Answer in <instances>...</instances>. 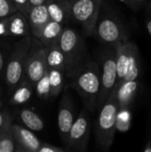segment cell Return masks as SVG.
<instances>
[{"mask_svg":"<svg viewBox=\"0 0 151 152\" xmlns=\"http://www.w3.org/2000/svg\"><path fill=\"white\" fill-rule=\"evenodd\" d=\"M65 151L61 148L56 147L53 144L49 143H42L37 150V152H64Z\"/></svg>","mask_w":151,"mask_h":152,"instance_id":"29","label":"cell"},{"mask_svg":"<svg viewBox=\"0 0 151 152\" xmlns=\"http://www.w3.org/2000/svg\"><path fill=\"white\" fill-rule=\"evenodd\" d=\"M146 28L148 29V32L150 33V35L151 36V16L149 17V19L146 20Z\"/></svg>","mask_w":151,"mask_h":152,"instance_id":"33","label":"cell"},{"mask_svg":"<svg viewBox=\"0 0 151 152\" xmlns=\"http://www.w3.org/2000/svg\"><path fill=\"white\" fill-rule=\"evenodd\" d=\"M103 0H73L71 18L82 27L84 35L90 37L94 33Z\"/></svg>","mask_w":151,"mask_h":152,"instance_id":"5","label":"cell"},{"mask_svg":"<svg viewBox=\"0 0 151 152\" xmlns=\"http://www.w3.org/2000/svg\"><path fill=\"white\" fill-rule=\"evenodd\" d=\"M121 2H123L124 4H125L126 5H128L131 9L133 10H138L140 8H142L148 0H119Z\"/></svg>","mask_w":151,"mask_h":152,"instance_id":"28","label":"cell"},{"mask_svg":"<svg viewBox=\"0 0 151 152\" xmlns=\"http://www.w3.org/2000/svg\"><path fill=\"white\" fill-rule=\"evenodd\" d=\"M46 70V46L33 37L32 45L25 66L24 77L34 86Z\"/></svg>","mask_w":151,"mask_h":152,"instance_id":"8","label":"cell"},{"mask_svg":"<svg viewBox=\"0 0 151 152\" xmlns=\"http://www.w3.org/2000/svg\"><path fill=\"white\" fill-rule=\"evenodd\" d=\"M12 123V118H11L9 113L0 110V131Z\"/></svg>","mask_w":151,"mask_h":152,"instance_id":"30","label":"cell"},{"mask_svg":"<svg viewBox=\"0 0 151 152\" xmlns=\"http://www.w3.org/2000/svg\"><path fill=\"white\" fill-rule=\"evenodd\" d=\"M2 95H3V89H2V86L0 85V108L2 106Z\"/></svg>","mask_w":151,"mask_h":152,"instance_id":"35","label":"cell"},{"mask_svg":"<svg viewBox=\"0 0 151 152\" xmlns=\"http://www.w3.org/2000/svg\"><path fill=\"white\" fill-rule=\"evenodd\" d=\"M59 45L67 61L68 78L87 59V49L84 38L73 28H65L59 39Z\"/></svg>","mask_w":151,"mask_h":152,"instance_id":"4","label":"cell"},{"mask_svg":"<svg viewBox=\"0 0 151 152\" xmlns=\"http://www.w3.org/2000/svg\"><path fill=\"white\" fill-rule=\"evenodd\" d=\"M73 0H46L45 5L50 20L64 24L71 18V4Z\"/></svg>","mask_w":151,"mask_h":152,"instance_id":"15","label":"cell"},{"mask_svg":"<svg viewBox=\"0 0 151 152\" xmlns=\"http://www.w3.org/2000/svg\"><path fill=\"white\" fill-rule=\"evenodd\" d=\"M140 66H141V64H140L139 49L134 43L131 42L130 49H129L128 68H127V72H126L125 77L124 79V82L137 79L140 75Z\"/></svg>","mask_w":151,"mask_h":152,"instance_id":"20","label":"cell"},{"mask_svg":"<svg viewBox=\"0 0 151 152\" xmlns=\"http://www.w3.org/2000/svg\"><path fill=\"white\" fill-rule=\"evenodd\" d=\"M144 152H151V141H149L143 150Z\"/></svg>","mask_w":151,"mask_h":152,"instance_id":"34","label":"cell"},{"mask_svg":"<svg viewBox=\"0 0 151 152\" xmlns=\"http://www.w3.org/2000/svg\"><path fill=\"white\" fill-rule=\"evenodd\" d=\"M34 88L36 90V95L40 99L46 100L49 97H51V87H50V83H49V78H48V69L35 84Z\"/></svg>","mask_w":151,"mask_h":152,"instance_id":"25","label":"cell"},{"mask_svg":"<svg viewBox=\"0 0 151 152\" xmlns=\"http://www.w3.org/2000/svg\"><path fill=\"white\" fill-rule=\"evenodd\" d=\"M46 0H28V4H29V8L32 6H36V5H39V4H45Z\"/></svg>","mask_w":151,"mask_h":152,"instance_id":"32","label":"cell"},{"mask_svg":"<svg viewBox=\"0 0 151 152\" xmlns=\"http://www.w3.org/2000/svg\"><path fill=\"white\" fill-rule=\"evenodd\" d=\"M17 11L12 0H0V20L12 15Z\"/></svg>","mask_w":151,"mask_h":152,"instance_id":"26","label":"cell"},{"mask_svg":"<svg viewBox=\"0 0 151 152\" xmlns=\"http://www.w3.org/2000/svg\"><path fill=\"white\" fill-rule=\"evenodd\" d=\"M139 90V82L137 79L123 82L112 93L115 94L118 109L131 108L134 98Z\"/></svg>","mask_w":151,"mask_h":152,"instance_id":"14","label":"cell"},{"mask_svg":"<svg viewBox=\"0 0 151 152\" xmlns=\"http://www.w3.org/2000/svg\"><path fill=\"white\" fill-rule=\"evenodd\" d=\"M26 18L29 27L30 34L33 37L36 38L44 26L50 20L45 4L30 7L26 15Z\"/></svg>","mask_w":151,"mask_h":152,"instance_id":"13","label":"cell"},{"mask_svg":"<svg viewBox=\"0 0 151 152\" xmlns=\"http://www.w3.org/2000/svg\"><path fill=\"white\" fill-rule=\"evenodd\" d=\"M46 66L48 69H56L67 74V61L59 42L46 46Z\"/></svg>","mask_w":151,"mask_h":152,"instance_id":"18","label":"cell"},{"mask_svg":"<svg viewBox=\"0 0 151 152\" xmlns=\"http://www.w3.org/2000/svg\"><path fill=\"white\" fill-rule=\"evenodd\" d=\"M91 133V122L86 110L81 111L79 116L75 119L65 144V151L85 152Z\"/></svg>","mask_w":151,"mask_h":152,"instance_id":"7","label":"cell"},{"mask_svg":"<svg viewBox=\"0 0 151 152\" xmlns=\"http://www.w3.org/2000/svg\"><path fill=\"white\" fill-rule=\"evenodd\" d=\"M69 86L81 96L85 109L93 112L96 109L101 86V70L99 64L86 60L69 77Z\"/></svg>","mask_w":151,"mask_h":152,"instance_id":"1","label":"cell"},{"mask_svg":"<svg viewBox=\"0 0 151 152\" xmlns=\"http://www.w3.org/2000/svg\"><path fill=\"white\" fill-rule=\"evenodd\" d=\"M12 1L15 4L17 10L26 16L29 9L28 0H12Z\"/></svg>","mask_w":151,"mask_h":152,"instance_id":"27","label":"cell"},{"mask_svg":"<svg viewBox=\"0 0 151 152\" xmlns=\"http://www.w3.org/2000/svg\"><path fill=\"white\" fill-rule=\"evenodd\" d=\"M17 143L13 135L12 124L0 131V152H16Z\"/></svg>","mask_w":151,"mask_h":152,"instance_id":"23","label":"cell"},{"mask_svg":"<svg viewBox=\"0 0 151 152\" xmlns=\"http://www.w3.org/2000/svg\"><path fill=\"white\" fill-rule=\"evenodd\" d=\"M74 121L75 110L73 106V102L71 100L68 86H66L61 100L58 113V129L64 145L67 142L68 135Z\"/></svg>","mask_w":151,"mask_h":152,"instance_id":"10","label":"cell"},{"mask_svg":"<svg viewBox=\"0 0 151 152\" xmlns=\"http://www.w3.org/2000/svg\"><path fill=\"white\" fill-rule=\"evenodd\" d=\"M118 105L115 94L112 93L100 109L96 122V142L100 149L109 151L116 134V119Z\"/></svg>","mask_w":151,"mask_h":152,"instance_id":"3","label":"cell"},{"mask_svg":"<svg viewBox=\"0 0 151 152\" xmlns=\"http://www.w3.org/2000/svg\"><path fill=\"white\" fill-rule=\"evenodd\" d=\"M12 128L17 143L16 152H37L41 142L30 129L12 123Z\"/></svg>","mask_w":151,"mask_h":152,"instance_id":"12","label":"cell"},{"mask_svg":"<svg viewBox=\"0 0 151 152\" xmlns=\"http://www.w3.org/2000/svg\"><path fill=\"white\" fill-rule=\"evenodd\" d=\"M30 35L27 18L17 11L12 15L0 20V37H23Z\"/></svg>","mask_w":151,"mask_h":152,"instance_id":"11","label":"cell"},{"mask_svg":"<svg viewBox=\"0 0 151 152\" xmlns=\"http://www.w3.org/2000/svg\"><path fill=\"white\" fill-rule=\"evenodd\" d=\"M33 37L28 35L20 39L14 45L11 54L5 62L4 77L9 91H12L24 77L27 59L32 45Z\"/></svg>","mask_w":151,"mask_h":152,"instance_id":"2","label":"cell"},{"mask_svg":"<svg viewBox=\"0 0 151 152\" xmlns=\"http://www.w3.org/2000/svg\"><path fill=\"white\" fill-rule=\"evenodd\" d=\"M19 118L23 125L31 131L39 132L44 127L43 119L30 109H22L19 113Z\"/></svg>","mask_w":151,"mask_h":152,"instance_id":"21","label":"cell"},{"mask_svg":"<svg viewBox=\"0 0 151 152\" xmlns=\"http://www.w3.org/2000/svg\"><path fill=\"white\" fill-rule=\"evenodd\" d=\"M4 67H5V59L3 52L0 50V77L4 76Z\"/></svg>","mask_w":151,"mask_h":152,"instance_id":"31","label":"cell"},{"mask_svg":"<svg viewBox=\"0 0 151 152\" xmlns=\"http://www.w3.org/2000/svg\"><path fill=\"white\" fill-rule=\"evenodd\" d=\"M132 122V112L131 108H122L118 109L116 119V128L117 131L121 133H126L131 127Z\"/></svg>","mask_w":151,"mask_h":152,"instance_id":"24","label":"cell"},{"mask_svg":"<svg viewBox=\"0 0 151 152\" xmlns=\"http://www.w3.org/2000/svg\"><path fill=\"white\" fill-rule=\"evenodd\" d=\"M130 43L131 41L127 39L126 41L114 47L116 51V67H117V82H116L115 89H117L124 82V79L127 72L128 62H129Z\"/></svg>","mask_w":151,"mask_h":152,"instance_id":"16","label":"cell"},{"mask_svg":"<svg viewBox=\"0 0 151 152\" xmlns=\"http://www.w3.org/2000/svg\"><path fill=\"white\" fill-rule=\"evenodd\" d=\"M94 33L101 41L110 47H116L117 45L128 39L119 21L109 16L104 17L100 21H97Z\"/></svg>","mask_w":151,"mask_h":152,"instance_id":"9","label":"cell"},{"mask_svg":"<svg viewBox=\"0 0 151 152\" xmlns=\"http://www.w3.org/2000/svg\"><path fill=\"white\" fill-rule=\"evenodd\" d=\"M62 30V24L56 22L53 20H49L42 28L36 39L44 46H49L53 44L59 42Z\"/></svg>","mask_w":151,"mask_h":152,"instance_id":"17","label":"cell"},{"mask_svg":"<svg viewBox=\"0 0 151 152\" xmlns=\"http://www.w3.org/2000/svg\"><path fill=\"white\" fill-rule=\"evenodd\" d=\"M33 88V85L26 77H23L15 86V88L12 91L10 104L21 105L28 102L32 97Z\"/></svg>","mask_w":151,"mask_h":152,"instance_id":"19","label":"cell"},{"mask_svg":"<svg viewBox=\"0 0 151 152\" xmlns=\"http://www.w3.org/2000/svg\"><path fill=\"white\" fill-rule=\"evenodd\" d=\"M101 86L96 109L100 110L115 89L117 82L116 51L114 47L106 49L101 56Z\"/></svg>","mask_w":151,"mask_h":152,"instance_id":"6","label":"cell"},{"mask_svg":"<svg viewBox=\"0 0 151 152\" xmlns=\"http://www.w3.org/2000/svg\"><path fill=\"white\" fill-rule=\"evenodd\" d=\"M48 78L51 87V97L58 96L61 94V92L64 89V84L66 79L65 73L60 69H49Z\"/></svg>","mask_w":151,"mask_h":152,"instance_id":"22","label":"cell"}]
</instances>
